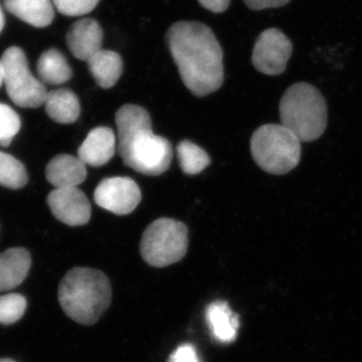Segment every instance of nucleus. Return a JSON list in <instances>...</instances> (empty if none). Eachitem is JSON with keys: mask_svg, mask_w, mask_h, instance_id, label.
<instances>
[{"mask_svg": "<svg viewBox=\"0 0 362 362\" xmlns=\"http://www.w3.org/2000/svg\"><path fill=\"white\" fill-rule=\"evenodd\" d=\"M4 23H6V20H4V14L2 13L1 7H0V33L4 30Z\"/></svg>", "mask_w": 362, "mask_h": 362, "instance_id": "c85d7f7f", "label": "nucleus"}, {"mask_svg": "<svg viewBox=\"0 0 362 362\" xmlns=\"http://www.w3.org/2000/svg\"><path fill=\"white\" fill-rule=\"evenodd\" d=\"M0 362H16V361H13L11 358H0Z\"/></svg>", "mask_w": 362, "mask_h": 362, "instance_id": "c756f323", "label": "nucleus"}, {"mask_svg": "<svg viewBox=\"0 0 362 362\" xmlns=\"http://www.w3.org/2000/svg\"><path fill=\"white\" fill-rule=\"evenodd\" d=\"M37 71L44 84L52 86L65 84L73 76L68 59L56 49H47L40 57Z\"/></svg>", "mask_w": 362, "mask_h": 362, "instance_id": "6ab92c4d", "label": "nucleus"}, {"mask_svg": "<svg viewBox=\"0 0 362 362\" xmlns=\"http://www.w3.org/2000/svg\"><path fill=\"white\" fill-rule=\"evenodd\" d=\"M168 362H201L197 356V349L194 345L185 344L180 345L169 356Z\"/></svg>", "mask_w": 362, "mask_h": 362, "instance_id": "393cba45", "label": "nucleus"}, {"mask_svg": "<svg viewBox=\"0 0 362 362\" xmlns=\"http://www.w3.org/2000/svg\"><path fill=\"white\" fill-rule=\"evenodd\" d=\"M291 0H244L245 4L255 11L287 6Z\"/></svg>", "mask_w": 362, "mask_h": 362, "instance_id": "a878e982", "label": "nucleus"}, {"mask_svg": "<svg viewBox=\"0 0 362 362\" xmlns=\"http://www.w3.org/2000/svg\"><path fill=\"white\" fill-rule=\"evenodd\" d=\"M58 297L69 318L81 325L92 326L110 307V280L103 272L76 267L62 279Z\"/></svg>", "mask_w": 362, "mask_h": 362, "instance_id": "7ed1b4c3", "label": "nucleus"}, {"mask_svg": "<svg viewBox=\"0 0 362 362\" xmlns=\"http://www.w3.org/2000/svg\"><path fill=\"white\" fill-rule=\"evenodd\" d=\"M118 152L124 164L141 175H160L173 161L171 143L152 132L151 118L138 105L127 104L117 111Z\"/></svg>", "mask_w": 362, "mask_h": 362, "instance_id": "f03ea898", "label": "nucleus"}, {"mask_svg": "<svg viewBox=\"0 0 362 362\" xmlns=\"http://www.w3.org/2000/svg\"><path fill=\"white\" fill-rule=\"evenodd\" d=\"M301 151L299 138L282 124H266L252 133V158L270 175H287L299 164Z\"/></svg>", "mask_w": 362, "mask_h": 362, "instance_id": "39448f33", "label": "nucleus"}, {"mask_svg": "<svg viewBox=\"0 0 362 362\" xmlns=\"http://www.w3.org/2000/svg\"><path fill=\"white\" fill-rule=\"evenodd\" d=\"M4 85L11 101L23 108H37L45 104L47 90L44 83L33 77L25 54L18 47H11L1 58Z\"/></svg>", "mask_w": 362, "mask_h": 362, "instance_id": "0eeeda50", "label": "nucleus"}, {"mask_svg": "<svg viewBox=\"0 0 362 362\" xmlns=\"http://www.w3.org/2000/svg\"><path fill=\"white\" fill-rule=\"evenodd\" d=\"M206 322L216 341L228 344L237 339L240 318L226 301H214L207 306Z\"/></svg>", "mask_w": 362, "mask_h": 362, "instance_id": "2eb2a0df", "label": "nucleus"}, {"mask_svg": "<svg viewBox=\"0 0 362 362\" xmlns=\"http://www.w3.org/2000/svg\"><path fill=\"white\" fill-rule=\"evenodd\" d=\"M169 52L181 80L197 97L216 92L225 80L223 52L213 30L199 21H178L169 28Z\"/></svg>", "mask_w": 362, "mask_h": 362, "instance_id": "f257e3e1", "label": "nucleus"}, {"mask_svg": "<svg viewBox=\"0 0 362 362\" xmlns=\"http://www.w3.org/2000/svg\"><path fill=\"white\" fill-rule=\"evenodd\" d=\"M88 68L100 87L110 89L122 75L123 59L118 52L102 49L90 57Z\"/></svg>", "mask_w": 362, "mask_h": 362, "instance_id": "f3484780", "label": "nucleus"}, {"mask_svg": "<svg viewBox=\"0 0 362 362\" xmlns=\"http://www.w3.org/2000/svg\"><path fill=\"white\" fill-rule=\"evenodd\" d=\"M116 136L109 127L94 128L78 149V157L86 165L100 168L113 158L116 152Z\"/></svg>", "mask_w": 362, "mask_h": 362, "instance_id": "f8f14e48", "label": "nucleus"}, {"mask_svg": "<svg viewBox=\"0 0 362 362\" xmlns=\"http://www.w3.org/2000/svg\"><path fill=\"white\" fill-rule=\"evenodd\" d=\"M28 181L25 165L20 160L0 151V185L9 189L25 187Z\"/></svg>", "mask_w": 362, "mask_h": 362, "instance_id": "412c9836", "label": "nucleus"}, {"mask_svg": "<svg viewBox=\"0 0 362 362\" xmlns=\"http://www.w3.org/2000/svg\"><path fill=\"white\" fill-rule=\"evenodd\" d=\"M45 177L56 188L78 187L87 178V168L78 157L59 154L47 164Z\"/></svg>", "mask_w": 362, "mask_h": 362, "instance_id": "ddd939ff", "label": "nucleus"}, {"mask_svg": "<svg viewBox=\"0 0 362 362\" xmlns=\"http://www.w3.org/2000/svg\"><path fill=\"white\" fill-rule=\"evenodd\" d=\"M28 302L25 296L11 293L0 296V324L11 325L25 315Z\"/></svg>", "mask_w": 362, "mask_h": 362, "instance_id": "4be33fe9", "label": "nucleus"}, {"mask_svg": "<svg viewBox=\"0 0 362 362\" xmlns=\"http://www.w3.org/2000/svg\"><path fill=\"white\" fill-rule=\"evenodd\" d=\"M141 190L129 177L105 178L95 189L94 199L106 211L126 216L132 213L141 202Z\"/></svg>", "mask_w": 362, "mask_h": 362, "instance_id": "1a4fd4ad", "label": "nucleus"}, {"mask_svg": "<svg viewBox=\"0 0 362 362\" xmlns=\"http://www.w3.org/2000/svg\"><path fill=\"white\" fill-rule=\"evenodd\" d=\"M199 4L214 13L226 11L230 6V0H199Z\"/></svg>", "mask_w": 362, "mask_h": 362, "instance_id": "bb28decb", "label": "nucleus"}, {"mask_svg": "<svg viewBox=\"0 0 362 362\" xmlns=\"http://www.w3.org/2000/svg\"><path fill=\"white\" fill-rule=\"evenodd\" d=\"M2 84H4V70L1 59H0V87H1Z\"/></svg>", "mask_w": 362, "mask_h": 362, "instance_id": "cd10ccee", "label": "nucleus"}, {"mask_svg": "<svg viewBox=\"0 0 362 362\" xmlns=\"http://www.w3.org/2000/svg\"><path fill=\"white\" fill-rule=\"evenodd\" d=\"M32 266L30 252L11 247L0 254V292L16 289L25 280Z\"/></svg>", "mask_w": 362, "mask_h": 362, "instance_id": "4468645a", "label": "nucleus"}, {"mask_svg": "<svg viewBox=\"0 0 362 362\" xmlns=\"http://www.w3.org/2000/svg\"><path fill=\"white\" fill-rule=\"evenodd\" d=\"M20 116L11 107L0 103V144L8 146L21 129Z\"/></svg>", "mask_w": 362, "mask_h": 362, "instance_id": "5701e85b", "label": "nucleus"}, {"mask_svg": "<svg viewBox=\"0 0 362 362\" xmlns=\"http://www.w3.org/2000/svg\"><path fill=\"white\" fill-rule=\"evenodd\" d=\"M9 13L35 28H47L54 18L52 0H4Z\"/></svg>", "mask_w": 362, "mask_h": 362, "instance_id": "dca6fc26", "label": "nucleus"}, {"mask_svg": "<svg viewBox=\"0 0 362 362\" xmlns=\"http://www.w3.org/2000/svg\"><path fill=\"white\" fill-rule=\"evenodd\" d=\"M188 247V228L173 218H162L150 223L140 242L142 259L156 268L177 263Z\"/></svg>", "mask_w": 362, "mask_h": 362, "instance_id": "423d86ee", "label": "nucleus"}, {"mask_svg": "<svg viewBox=\"0 0 362 362\" xmlns=\"http://www.w3.org/2000/svg\"><path fill=\"white\" fill-rule=\"evenodd\" d=\"M54 218L70 226H84L90 218V204L78 187L56 188L47 197Z\"/></svg>", "mask_w": 362, "mask_h": 362, "instance_id": "9d476101", "label": "nucleus"}, {"mask_svg": "<svg viewBox=\"0 0 362 362\" xmlns=\"http://www.w3.org/2000/svg\"><path fill=\"white\" fill-rule=\"evenodd\" d=\"M44 105L47 116L57 123L71 124L80 116V101L77 95L66 88L47 93Z\"/></svg>", "mask_w": 362, "mask_h": 362, "instance_id": "a211bd4d", "label": "nucleus"}, {"mask_svg": "<svg viewBox=\"0 0 362 362\" xmlns=\"http://www.w3.org/2000/svg\"><path fill=\"white\" fill-rule=\"evenodd\" d=\"M100 0H52L59 13L66 16H82L93 11Z\"/></svg>", "mask_w": 362, "mask_h": 362, "instance_id": "b1692460", "label": "nucleus"}, {"mask_svg": "<svg viewBox=\"0 0 362 362\" xmlns=\"http://www.w3.org/2000/svg\"><path fill=\"white\" fill-rule=\"evenodd\" d=\"M291 40L279 28L264 30L255 42L252 63L259 73L278 76L284 73L291 58Z\"/></svg>", "mask_w": 362, "mask_h": 362, "instance_id": "6e6552de", "label": "nucleus"}, {"mask_svg": "<svg viewBox=\"0 0 362 362\" xmlns=\"http://www.w3.org/2000/svg\"><path fill=\"white\" fill-rule=\"evenodd\" d=\"M281 124L292 131L301 142L320 138L327 127V105L320 90L308 83L288 88L281 98Z\"/></svg>", "mask_w": 362, "mask_h": 362, "instance_id": "20e7f679", "label": "nucleus"}, {"mask_svg": "<svg viewBox=\"0 0 362 362\" xmlns=\"http://www.w3.org/2000/svg\"><path fill=\"white\" fill-rule=\"evenodd\" d=\"M66 45L76 59L89 61L90 57L101 51L104 32L93 18H82L71 25L66 33Z\"/></svg>", "mask_w": 362, "mask_h": 362, "instance_id": "9b49d317", "label": "nucleus"}, {"mask_svg": "<svg viewBox=\"0 0 362 362\" xmlns=\"http://www.w3.org/2000/svg\"><path fill=\"white\" fill-rule=\"evenodd\" d=\"M176 150L180 168L188 175H199L211 164L209 154L189 140L178 143Z\"/></svg>", "mask_w": 362, "mask_h": 362, "instance_id": "aec40b11", "label": "nucleus"}]
</instances>
